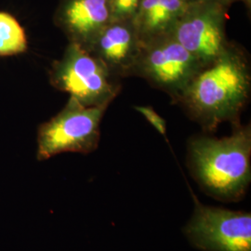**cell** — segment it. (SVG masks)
Returning a JSON list of instances; mask_svg holds the SVG:
<instances>
[{
    "mask_svg": "<svg viewBox=\"0 0 251 251\" xmlns=\"http://www.w3.org/2000/svg\"><path fill=\"white\" fill-rule=\"evenodd\" d=\"M195 212L184 228L193 246L201 251H251V215L206 206L194 195Z\"/></svg>",
    "mask_w": 251,
    "mask_h": 251,
    "instance_id": "obj_7",
    "label": "cell"
},
{
    "mask_svg": "<svg viewBox=\"0 0 251 251\" xmlns=\"http://www.w3.org/2000/svg\"><path fill=\"white\" fill-rule=\"evenodd\" d=\"M190 0H141L132 21L142 45L170 36Z\"/></svg>",
    "mask_w": 251,
    "mask_h": 251,
    "instance_id": "obj_10",
    "label": "cell"
},
{
    "mask_svg": "<svg viewBox=\"0 0 251 251\" xmlns=\"http://www.w3.org/2000/svg\"><path fill=\"white\" fill-rule=\"evenodd\" d=\"M224 1L226 2V3H228V4H230V3H232V2L234 1V0H224ZM242 1L246 2V3H248V4H250V3H251V0H242Z\"/></svg>",
    "mask_w": 251,
    "mask_h": 251,
    "instance_id": "obj_14",
    "label": "cell"
},
{
    "mask_svg": "<svg viewBox=\"0 0 251 251\" xmlns=\"http://www.w3.org/2000/svg\"><path fill=\"white\" fill-rule=\"evenodd\" d=\"M50 79L85 106L108 105L121 90L119 79L86 49L69 42L62 58L54 62Z\"/></svg>",
    "mask_w": 251,
    "mask_h": 251,
    "instance_id": "obj_3",
    "label": "cell"
},
{
    "mask_svg": "<svg viewBox=\"0 0 251 251\" xmlns=\"http://www.w3.org/2000/svg\"><path fill=\"white\" fill-rule=\"evenodd\" d=\"M108 105L85 106L70 98L63 110L38 127L39 161L63 152L90 153L100 143V126Z\"/></svg>",
    "mask_w": 251,
    "mask_h": 251,
    "instance_id": "obj_4",
    "label": "cell"
},
{
    "mask_svg": "<svg viewBox=\"0 0 251 251\" xmlns=\"http://www.w3.org/2000/svg\"><path fill=\"white\" fill-rule=\"evenodd\" d=\"M57 20L69 42L85 49L110 23L109 0H65Z\"/></svg>",
    "mask_w": 251,
    "mask_h": 251,
    "instance_id": "obj_9",
    "label": "cell"
},
{
    "mask_svg": "<svg viewBox=\"0 0 251 251\" xmlns=\"http://www.w3.org/2000/svg\"><path fill=\"white\" fill-rule=\"evenodd\" d=\"M135 110L140 112L149 121V123H151L156 128V130L159 133H161L162 135H166V132H167L166 121L152 109V107L136 106Z\"/></svg>",
    "mask_w": 251,
    "mask_h": 251,
    "instance_id": "obj_13",
    "label": "cell"
},
{
    "mask_svg": "<svg viewBox=\"0 0 251 251\" xmlns=\"http://www.w3.org/2000/svg\"><path fill=\"white\" fill-rule=\"evenodd\" d=\"M227 6L224 0H190L171 34L203 67L230 44L226 36Z\"/></svg>",
    "mask_w": 251,
    "mask_h": 251,
    "instance_id": "obj_6",
    "label": "cell"
},
{
    "mask_svg": "<svg viewBox=\"0 0 251 251\" xmlns=\"http://www.w3.org/2000/svg\"><path fill=\"white\" fill-rule=\"evenodd\" d=\"M142 48L132 23L110 22L85 49L120 79L133 76Z\"/></svg>",
    "mask_w": 251,
    "mask_h": 251,
    "instance_id": "obj_8",
    "label": "cell"
},
{
    "mask_svg": "<svg viewBox=\"0 0 251 251\" xmlns=\"http://www.w3.org/2000/svg\"><path fill=\"white\" fill-rule=\"evenodd\" d=\"M251 91L249 56L230 42L215 61L199 70L177 103L205 131L213 132L224 122L240 124Z\"/></svg>",
    "mask_w": 251,
    "mask_h": 251,
    "instance_id": "obj_1",
    "label": "cell"
},
{
    "mask_svg": "<svg viewBox=\"0 0 251 251\" xmlns=\"http://www.w3.org/2000/svg\"><path fill=\"white\" fill-rule=\"evenodd\" d=\"M141 0H109L110 22L132 23Z\"/></svg>",
    "mask_w": 251,
    "mask_h": 251,
    "instance_id": "obj_12",
    "label": "cell"
},
{
    "mask_svg": "<svg viewBox=\"0 0 251 251\" xmlns=\"http://www.w3.org/2000/svg\"><path fill=\"white\" fill-rule=\"evenodd\" d=\"M24 28L9 13L0 12V56H11L26 50Z\"/></svg>",
    "mask_w": 251,
    "mask_h": 251,
    "instance_id": "obj_11",
    "label": "cell"
},
{
    "mask_svg": "<svg viewBox=\"0 0 251 251\" xmlns=\"http://www.w3.org/2000/svg\"><path fill=\"white\" fill-rule=\"evenodd\" d=\"M202 67L198 59L170 35L143 46L133 76L144 78L177 103Z\"/></svg>",
    "mask_w": 251,
    "mask_h": 251,
    "instance_id": "obj_5",
    "label": "cell"
},
{
    "mask_svg": "<svg viewBox=\"0 0 251 251\" xmlns=\"http://www.w3.org/2000/svg\"><path fill=\"white\" fill-rule=\"evenodd\" d=\"M251 125L233 126V132L221 139L199 136L191 139L188 165L194 179L207 196L223 202L245 197L251 180Z\"/></svg>",
    "mask_w": 251,
    "mask_h": 251,
    "instance_id": "obj_2",
    "label": "cell"
}]
</instances>
